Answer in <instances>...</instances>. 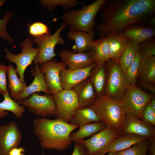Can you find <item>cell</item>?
Returning a JSON list of instances; mask_svg holds the SVG:
<instances>
[{"instance_id":"1","label":"cell","mask_w":155,"mask_h":155,"mask_svg":"<svg viewBox=\"0 0 155 155\" xmlns=\"http://www.w3.org/2000/svg\"><path fill=\"white\" fill-rule=\"evenodd\" d=\"M99 11L102 23L96 30L101 38L130 25L145 23L154 15L155 0H107Z\"/></svg>"},{"instance_id":"2","label":"cell","mask_w":155,"mask_h":155,"mask_svg":"<svg viewBox=\"0 0 155 155\" xmlns=\"http://www.w3.org/2000/svg\"><path fill=\"white\" fill-rule=\"evenodd\" d=\"M33 131L41 147L60 152L67 149L72 142L70 135L79 126L60 119L39 117L32 121Z\"/></svg>"},{"instance_id":"3","label":"cell","mask_w":155,"mask_h":155,"mask_svg":"<svg viewBox=\"0 0 155 155\" xmlns=\"http://www.w3.org/2000/svg\"><path fill=\"white\" fill-rule=\"evenodd\" d=\"M107 0H96L87 5L83 3L80 9L66 11L61 16L63 22L70 30L89 32L94 30L96 16Z\"/></svg>"},{"instance_id":"4","label":"cell","mask_w":155,"mask_h":155,"mask_svg":"<svg viewBox=\"0 0 155 155\" xmlns=\"http://www.w3.org/2000/svg\"><path fill=\"white\" fill-rule=\"evenodd\" d=\"M90 106L106 126L120 135L126 113L122 108L120 100L104 94L98 97Z\"/></svg>"},{"instance_id":"5","label":"cell","mask_w":155,"mask_h":155,"mask_svg":"<svg viewBox=\"0 0 155 155\" xmlns=\"http://www.w3.org/2000/svg\"><path fill=\"white\" fill-rule=\"evenodd\" d=\"M67 27L64 22L61 23L55 32L53 34L49 32L44 35L33 37V43L37 44L39 51L33 61L35 65H40L44 62L51 60L56 56L55 48L57 44L63 45L65 40L61 36V33Z\"/></svg>"},{"instance_id":"6","label":"cell","mask_w":155,"mask_h":155,"mask_svg":"<svg viewBox=\"0 0 155 155\" xmlns=\"http://www.w3.org/2000/svg\"><path fill=\"white\" fill-rule=\"evenodd\" d=\"M154 96L144 91L136 84L131 86L128 84L120 101L126 113L131 114L141 120L144 108Z\"/></svg>"},{"instance_id":"7","label":"cell","mask_w":155,"mask_h":155,"mask_svg":"<svg viewBox=\"0 0 155 155\" xmlns=\"http://www.w3.org/2000/svg\"><path fill=\"white\" fill-rule=\"evenodd\" d=\"M106 62L107 73L104 94L120 100L128 84L125 74L122 71L119 61L109 59Z\"/></svg>"},{"instance_id":"8","label":"cell","mask_w":155,"mask_h":155,"mask_svg":"<svg viewBox=\"0 0 155 155\" xmlns=\"http://www.w3.org/2000/svg\"><path fill=\"white\" fill-rule=\"evenodd\" d=\"M32 38L29 37L22 42L20 45L22 52L20 54H14L5 48V59L10 62L16 64L15 69L19 78L23 83L25 82L24 74L27 67L32 64L39 51V48H34Z\"/></svg>"},{"instance_id":"9","label":"cell","mask_w":155,"mask_h":155,"mask_svg":"<svg viewBox=\"0 0 155 155\" xmlns=\"http://www.w3.org/2000/svg\"><path fill=\"white\" fill-rule=\"evenodd\" d=\"M56 105L55 119L70 123L80 107L77 94L74 89L62 90L52 94Z\"/></svg>"},{"instance_id":"10","label":"cell","mask_w":155,"mask_h":155,"mask_svg":"<svg viewBox=\"0 0 155 155\" xmlns=\"http://www.w3.org/2000/svg\"><path fill=\"white\" fill-rule=\"evenodd\" d=\"M16 102L27 108L30 113L40 117L54 116L55 113L56 105L51 94L40 95L35 92L29 98Z\"/></svg>"},{"instance_id":"11","label":"cell","mask_w":155,"mask_h":155,"mask_svg":"<svg viewBox=\"0 0 155 155\" xmlns=\"http://www.w3.org/2000/svg\"><path fill=\"white\" fill-rule=\"evenodd\" d=\"M120 135L117 132L106 126L90 138L79 142L85 147L88 155H104L109 145Z\"/></svg>"},{"instance_id":"12","label":"cell","mask_w":155,"mask_h":155,"mask_svg":"<svg viewBox=\"0 0 155 155\" xmlns=\"http://www.w3.org/2000/svg\"><path fill=\"white\" fill-rule=\"evenodd\" d=\"M22 136V131L14 121L0 126V155H9L12 149L20 145Z\"/></svg>"},{"instance_id":"13","label":"cell","mask_w":155,"mask_h":155,"mask_svg":"<svg viewBox=\"0 0 155 155\" xmlns=\"http://www.w3.org/2000/svg\"><path fill=\"white\" fill-rule=\"evenodd\" d=\"M66 65L62 62L52 59L40 65V71L44 74V80L50 94H53L62 90L60 83V71L67 68Z\"/></svg>"},{"instance_id":"14","label":"cell","mask_w":155,"mask_h":155,"mask_svg":"<svg viewBox=\"0 0 155 155\" xmlns=\"http://www.w3.org/2000/svg\"><path fill=\"white\" fill-rule=\"evenodd\" d=\"M126 134L135 135L148 139L155 137V126L131 114L126 113L120 135Z\"/></svg>"},{"instance_id":"15","label":"cell","mask_w":155,"mask_h":155,"mask_svg":"<svg viewBox=\"0 0 155 155\" xmlns=\"http://www.w3.org/2000/svg\"><path fill=\"white\" fill-rule=\"evenodd\" d=\"M96 64L82 69L70 70L65 68L61 70L59 77L62 89H73L78 84L88 78L92 69Z\"/></svg>"},{"instance_id":"16","label":"cell","mask_w":155,"mask_h":155,"mask_svg":"<svg viewBox=\"0 0 155 155\" xmlns=\"http://www.w3.org/2000/svg\"><path fill=\"white\" fill-rule=\"evenodd\" d=\"M59 55L62 62L70 70L83 69L95 64L89 52L76 53L64 49L60 52Z\"/></svg>"},{"instance_id":"17","label":"cell","mask_w":155,"mask_h":155,"mask_svg":"<svg viewBox=\"0 0 155 155\" xmlns=\"http://www.w3.org/2000/svg\"><path fill=\"white\" fill-rule=\"evenodd\" d=\"M34 68L31 71L32 75L34 77L33 80L29 86L13 99L14 101L17 102L28 98L37 92H42L50 94L44 80V74L40 71L39 65H35Z\"/></svg>"},{"instance_id":"18","label":"cell","mask_w":155,"mask_h":155,"mask_svg":"<svg viewBox=\"0 0 155 155\" xmlns=\"http://www.w3.org/2000/svg\"><path fill=\"white\" fill-rule=\"evenodd\" d=\"M121 32L126 37L138 44L155 36V27L137 24H131L125 27Z\"/></svg>"},{"instance_id":"19","label":"cell","mask_w":155,"mask_h":155,"mask_svg":"<svg viewBox=\"0 0 155 155\" xmlns=\"http://www.w3.org/2000/svg\"><path fill=\"white\" fill-rule=\"evenodd\" d=\"M95 31L94 30L89 32L70 30L67 34L68 39L73 40L75 44L72 46L74 53H83L89 52L93 41Z\"/></svg>"},{"instance_id":"20","label":"cell","mask_w":155,"mask_h":155,"mask_svg":"<svg viewBox=\"0 0 155 155\" xmlns=\"http://www.w3.org/2000/svg\"><path fill=\"white\" fill-rule=\"evenodd\" d=\"M106 61L96 64L92 69L88 78L98 97L104 94L107 77Z\"/></svg>"},{"instance_id":"21","label":"cell","mask_w":155,"mask_h":155,"mask_svg":"<svg viewBox=\"0 0 155 155\" xmlns=\"http://www.w3.org/2000/svg\"><path fill=\"white\" fill-rule=\"evenodd\" d=\"M73 89L77 94L80 107L91 106L98 98L88 78L80 82Z\"/></svg>"},{"instance_id":"22","label":"cell","mask_w":155,"mask_h":155,"mask_svg":"<svg viewBox=\"0 0 155 155\" xmlns=\"http://www.w3.org/2000/svg\"><path fill=\"white\" fill-rule=\"evenodd\" d=\"M107 35L110 46V59L119 62L122 54L130 40L126 37L121 31L112 32Z\"/></svg>"},{"instance_id":"23","label":"cell","mask_w":155,"mask_h":155,"mask_svg":"<svg viewBox=\"0 0 155 155\" xmlns=\"http://www.w3.org/2000/svg\"><path fill=\"white\" fill-rule=\"evenodd\" d=\"M95 64L110 59V46L108 36L93 40L89 51Z\"/></svg>"},{"instance_id":"24","label":"cell","mask_w":155,"mask_h":155,"mask_svg":"<svg viewBox=\"0 0 155 155\" xmlns=\"http://www.w3.org/2000/svg\"><path fill=\"white\" fill-rule=\"evenodd\" d=\"M147 139L139 135L129 134L120 135L108 146L105 153L117 152L127 149L134 144Z\"/></svg>"},{"instance_id":"25","label":"cell","mask_w":155,"mask_h":155,"mask_svg":"<svg viewBox=\"0 0 155 155\" xmlns=\"http://www.w3.org/2000/svg\"><path fill=\"white\" fill-rule=\"evenodd\" d=\"M138 77L141 81L152 85L154 84L155 56L142 55Z\"/></svg>"},{"instance_id":"26","label":"cell","mask_w":155,"mask_h":155,"mask_svg":"<svg viewBox=\"0 0 155 155\" xmlns=\"http://www.w3.org/2000/svg\"><path fill=\"white\" fill-rule=\"evenodd\" d=\"M106 126L101 121L85 124L79 127V130L77 131L71 133L70 139L72 142H80L86 138L102 130Z\"/></svg>"},{"instance_id":"27","label":"cell","mask_w":155,"mask_h":155,"mask_svg":"<svg viewBox=\"0 0 155 155\" xmlns=\"http://www.w3.org/2000/svg\"><path fill=\"white\" fill-rule=\"evenodd\" d=\"M101 121L98 115L90 106L79 107L76 111L70 123L79 127L89 123Z\"/></svg>"},{"instance_id":"28","label":"cell","mask_w":155,"mask_h":155,"mask_svg":"<svg viewBox=\"0 0 155 155\" xmlns=\"http://www.w3.org/2000/svg\"><path fill=\"white\" fill-rule=\"evenodd\" d=\"M4 99L0 102V118L6 116L9 114L5 111H9L11 112L16 118H22L25 111V108L14 101L9 95V92L3 95Z\"/></svg>"},{"instance_id":"29","label":"cell","mask_w":155,"mask_h":155,"mask_svg":"<svg viewBox=\"0 0 155 155\" xmlns=\"http://www.w3.org/2000/svg\"><path fill=\"white\" fill-rule=\"evenodd\" d=\"M7 73L9 88L11 91L9 95L13 99L23 92L27 86L18 78L15 69L12 65H9L7 66Z\"/></svg>"},{"instance_id":"30","label":"cell","mask_w":155,"mask_h":155,"mask_svg":"<svg viewBox=\"0 0 155 155\" xmlns=\"http://www.w3.org/2000/svg\"><path fill=\"white\" fill-rule=\"evenodd\" d=\"M139 49V44L130 40L122 54L119 61L122 71L125 74L127 68L134 59Z\"/></svg>"},{"instance_id":"31","label":"cell","mask_w":155,"mask_h":155,"mask_svg":"<svg viewBox=\"0 0 155 155\" xmlns=\"http://www.w3.org/2000/svg\"><path fill=\"white\" fill-rule=\"evenodd\" d=\"M39 2L42 7L50 11H53L58 5L67 11L81 3L80 1L76 0H41Z\"/></svg>"},{"instance_id":"32","label":"cell","mask_w":155,"mask_h":155,"mask_svg":"<svg viewBox=\"0 0 155 155\" xmlns=\"http://www.w3.org/2000/svg\"><path fill=\"white\" fill-rule=\"evenodd\" d=\"M142 54L139 49L133 62L129 66L126 70L125 75L129 84L134 85L137 79L140 71L141 61Z\"/></svg>"},{"instance_id":"33","label":"cell","mask_w":155,"mask_h":155,"mask_svg":"<svg viewBox=\"0 0 155 155\" xmlns=\"http://www.w3.org/2000/svg\"><path fill=\"white\" fill-rule=\"evenodd\" d=\"M148 145L147 139L127 149L116 152L115 155H147Z\"/></svg>"},{"instance_id":"34","label":"cell","mask_w":155,"mask_h":155,"mask_svg":"<svg viewBox=\"0 0 155 155\" xmlns=\"http://www.w3.org/2000/svg\"><path fill=\"white\" fill-rule=\"evenodd\" d=\"M12 14L11 11L7 12L3 18L0 19V38L11 44L14 43V41L7 32L6 26Z\"/></svg>"},{"instance_id":"35","label":"cell","mask_w":155,"mask_h":155,"mask_svg":"<svg viewBox=\"0 0 155 155\" xmlns=\"http://www.w3.org/2000/svg\"><path fill=\"white\" fill-rule=\"evenodd\" d=\"M28 27L29 34L33 37L42 36L49 32L47 26L40 22L29 24Z\"/></svg>"},{"instance_id":"36","label":"cell","mask_w":155,"mask_h":155,"mask_svg":"<svg viewBox=\"0 0 155 155\" xmlns=\"http://www.w3.org/2000/svg\"><path fill=\"white\" fill-rule=\"evenodd\" d=\"M139 49L142 55H155V39L152 38L139 44Z\"/></svg>"},{"instance_id":"37","label":"cell","mask_w":155,"mask_h":155,"mask_svg":"<svg viewBox=\"0 0 155 155\" xmlns=\"http://www.w3.org/2000/svg\"><path fill=\"white\" fill-rule=\"evenodd\" d=\"M141 120L155 126V111L151 107L149 102L146 105L143 111Z\"/></svg>"},{"instance_id":"38","label":"cell","mask_w":155,"mask_h":155,"mask_svg":"<svg viewBox=\"0 0 155 155\" xmlns=\"http://www.w3.org/2000/svg\"><path fill=\"white\" fill-rule=\"evenodd\" d=\"M7 68L5 65L0 64V93L2 95L9 92L7 86Z\"/></svg>"},{"instance_id":"39","label":"cell","mask_w":155,"mask_h":155,"mask_svg":"<svg viewBox=\"0 0 155 155\" xmlns=\"http://www.w3.org/2000/svg\"><path fill=\"white\" fill-rule=\"evenodd\" d=\"M71 155H88L87 150L81 143L74 142V148Z\"/></svg>"},{"instance_id":"40","label":"cell","mask_w":155,"mask_h":155,"mask_svg":"<svg viewBox=\"0 0 155 155\" xmlns=\"http://www.w3.org/2000/svg\"><path fill=\"white\" fill-rule=\"evenodd\" d=\"M149 145L148 151L149 155H155V137L148 139Z\"/></svg>"},{"instance_id":"41","label":"cell","mask_w":155,"mask_h":155,"mask_svg":"<svg viewBox=\"0 0 155 155\" xmlns=\"http://www.w3.org/2000/svg\"><path fill=\"white\" fill-rule=\"evenodd\" d=\"M141 85L147 90L154 94L155 93V87L153 85L148 83L144 81H140Z\"/></svg>"},{"instance_id":"42","label":"cell","mask_w":155,"mask_h":155,"mask_svg":"<svg viewBox=\"0 0 155 155\" xmlns=\"http://www.w3.org/2000/svg\"><path fill=\"white\" fill-rule=\"evenodd\" d=\"M25 150V149L22 147L14 148L10 151L9 155H19L24 152Z\"/></svg>"},{"instance_id":"43","label":"cell","mask_w":155,"mask_h":155,"mask_svg":"<svg viewBox=\"0 0 155 155\" xmlns=\"http://www.w3.org/2000/svg\"><path fill=\"white\" fill-rule=\"evenodd\" d=\"M155 25V16H154L150 20L148 26L154 27Z\"/></svg>"},{"instance_id":"44","label":"cell","mask_w":155,"mask_h":155,"mask_svg":"<svg viewBox=\"0 0 155 155\" xmlns=\"http://www.w3.org/2000/svg\"><path fill=\"white\" fill-rule=\"evenodd\" d=\"M149 102L151 107L155 111V98L154 96L152 98Z\"/></svg>"},{"instance_id":"45","label":"cell","mask_w":155,"mask_h":155,"mask_svg":"<svg viewBox=\"0 0 155 155\" xmlns=\"http://www.w3.org/2000/svg\"><path fill=\"white\" fill-rule=\"evenodd\" d=\"M108 153V154L107 155H115L116 152H110Z\"/></svg>"},{"instance_id":"46","label":"cell","mask_w":155,"mask_h":155,"mask_svg":"<svg viewBox=\"0 0 155 155\" xmlns=\"http://www.w3.org/2000/svg\"><path fill=\"white\" fill-rule=\"evenodd\" d=\"M5 1L4 0H0V6L3 5L5 3Z\"/></svg>"},{"instance_id":"47","label":"cell","mask_w":155,"mask_h":155,"mask_svg":"<svg viewBox=\"0 0 155 155\" xmlns=\"http://www.w3.org/2000/svg\"><path fill=\"white\" fill-rule=\"evenodd\" d=\"M19 155H24L22 153V154H20Z\"/></svg>"},{"instance_id":"48","label":"cell","mask_w":155,"mask_h":155,"mask_svg":"<svg viewBox=\"0 0 155 155\" xmlns=\"http://www.w3.org/2000/svg\"><path fill=\"white\" fill-rule=\"evenodd\" d=\"M1 94L0 93V95Z\"/></svg>"}]
</instances>
